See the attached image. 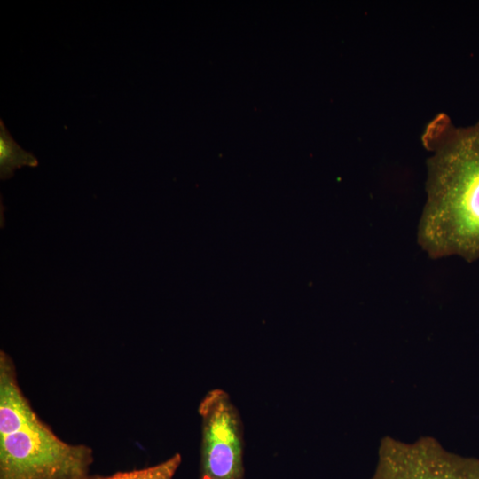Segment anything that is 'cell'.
I'll return each instance as SVG.
<instances>
[{"mask_svg":"<svg viewBox=\"0 0 479 479\" xmlns=\"http://www.w3.org/2000/svg\"><path fill=\"white\" fill-rule=\"evenodd\" d=\"M418 239L432 257L479 259V123L451 131L429 160Z\"/></svg>","mask_w":479,"mask_h":479,"instance_id":"1","label":"cell"},{"mask_svg":"<svg viewBox=\"0 0 479 479\" xmlns=\"http://www.w3.org/2000/svg\"><path fill=\"white\" fill-rule=\"evenodd\" d=\"M37 165L35 156L16 143L3 120H0V178L6 180L12 177L14 170L23 166Z\"/></svg>","mask_w":479,"mask_h":479,"instance_id":"5","label":"cell"},{"mask_svg":"<svg viewBox=\"0 0 479 479\" xmlns=\"http://www.w3.org/2000/svg\"><path fill=\"white\" fill-rule=\"evenodd\" d=\"M200 418L199 479H244V426L240 411L221 389L208 390Z\"/></svg>","mask_w":479,"mask_h":479,"instance_id":"3","label":"cell"},{"mask_svg":"<svg viewBox=\"0 0 479 479\" xmlns=\"http://www.w3.org/2000/svg\"><path fill=\"white\" fill-rule=\"evenodd\" d=\"M93 450L60 438L36 413L0 350V479H87Z\"/></svg>","mask_w":479,"mask_h":479,"instance_id":"2","label":"cell"},{"mask_svg":"<svg viewBox=\"0 0 479 479\" xmlns=\"http://www.w3.org/2000/svg\"><path fill=\"white\" fill-rule=\"evenodd\" d=\"M182 462L180 453L153 466L115 472L108 475H90L87 479H173Z\"/></svg>","mask_w":479,"mask_h":479,"instance_id":"6","label":"cell"},{"mask_svg":"<svg viewBox=\"0 0 479 479\" xmlns=\"http://www.w3.org/2000/svg\"><path fill=\"white\" fill-rule=\"evenodd\" d=\"M368 479H479V458L450 452L429 436L412 442L388 436L380 441Z\"/></svg>","mask_w":479,"mask_h":479,"instance_id":"4","label":"cell"}]
</instances>
